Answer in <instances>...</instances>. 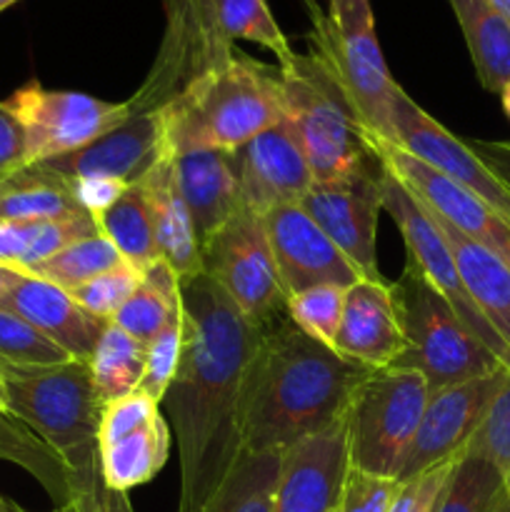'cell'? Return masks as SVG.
I'll use <instances>...</instances> for the list:
<instances>
[{"label": "cell", "instance_id": "obj_43", "mask_svg": "<svg viewBox=\"0 0 510 512\" xmlns=\"http://www.w3.org/2000/svg\"><path fill=\"white\" fill-rule=\"evenodd\" d=\"M25 165H30L28 135L8 100H0V183L23 170Z\"/></svg>", "mask_w": 510, "mask_h": 512}, {"label": "cell", "instance_id": "obj_40", "mask_svg": "<svg viewBox=\"0 0 510 512\" xmlns=\"http://www.w3.org/2000/svg\"><path fill=\"white\" fill-rule=\"evenodd\" d=\"M465 453H475L488 458L498 468L503 478L505 498L510 503V378L490 405L488 415L480 423L478 433L468 443Z\"/></svg>", "mask_w": 510, "mask_h": 512}, {"label": "cell", "instance_id": "obj_3", "mask_svg": "<svg viewBox=\"0 0 510 512\" xmlns=\"http://www.w3.org/2000/svg\"><path fill=\"white\" fill-rule=\"evenodd\" d=\"M168 153L233 150L285 118L278 65L235 50L228 63L208 70L163 105Z\"/></svg>", "mask_w": 510, "mask_h": 512}, {"label": "cell", "instance_id": "obj_19", "mask_svg": "<svg viewBox=\"0 0 510 512\" xmlns=\"http://www.w3.org/2000/svg\"><path fill=\"white\" fill-rule=\"evenodd\" d=\"M263 225L285 295L315 285L350 288L363 280L358 268L340 253L338 245L308 218L300 205L273 208L263 215Z\"/></svg>", "mask_w": 510, "mask_h": 512}, {"label": "cell", "instance_id": "obj_7", "mask_svg": "<svg viewBox=\"0 0 510 512\" xmlns=\"http://www.w3.org/2000/svg\"><path fill=\"white\" fill-rule=\"evenodd\" d=\"M310 25V53L325 65L365 133L390 143L400 85L385 65L370 0H330L328 13Z\"/></svg>", "mask_w": 510, "mask_h": 512}, {"label": "cell", "instance_id": "obj_31", "mask_svg": "<svg viewBox=\"0 0 510 512\" xmlns=\"http://www.w3.org/2000/svg\"><path fill=\"white\" fill-rule=\"evenodd\" d=\"M95 220H98L100 235H105L115 245L125 263L145 270L155 260H160L153 215H150L148 198L140 183L128 185L115 205H110Z\"/></svg>", "mask_w": 510, "mask_h": 512}, {"label": "cell", "instance_id": "obj_54", "mask_svg": "<svg viewBox=\"0 0 510 512\" xmlns=\"http://www.w3.org/2000/svg\"><path fill=\"white\" fill-rule=\"evenodd\" d=\"M50 512H83V510H80L75 503H68V505H60V508H55V510H50Z\"/></svg>", "mask_w": 510, "mask_h": 512}, {"label": "cell", "instance_id": "obj_25", "mask_svg": "<svg viewBox=\"0 0 510 512\" xmlns=\"http://www.w3.org/2000/svg\"><path fill=\"white\" fill-rule=\"evenodd\" d=\"M153 215L160 260L173 268L180 283L203 275V248L195 235L185 200L173 173V158H165L140 180Z\"/></svg>", "mask_w": 510, "mask_h": 512}, {"label": "cell", "instance_id": "obj_20", "mask_svg": "<svg viewBox=\"0 0 510 512\" xmlns=\"http://www.w3.org/2000/svg\"><path fill=\"white\" fill-rule=\"evenodd\" d=\"M238 168L240 205L263 218L280 205H298L315 183L288 120L263 130L233 150Z\"/></svg>", "mask_w": 510, "mask_h": 512}, {"label": "cell", "instance_id": "obj_53", "mask_svg": "<svg viewBox=\"0 0 510 512\" xmlns=\"http://www.w3.org/2000/svg\"><path fill=\"white\" fill-rule=\"evenodd\" d=\"M5 410H8V398H5V385L0 378V413H5Z\"/></svg>", "mask_w": 510, "mask_h": 512}, {"label": "cell", "instance_id": "obj_24", "mask_svg": "<svg viewBox=\"0 0 510 512\" xmlns=\"http://www.w3.org/2000/svg\"><path fill=\"white\" fill-rule=\"evenodd\" d=\"M173 173L203 248L205 240L218 233L240 208L235 155L225 150H193L175 155Z\"/></svg>", "mask_w": 510, "mask_h": 512}, {"label": "cell", "instance_id": "obj_48", "mask_svg": "<svg viewBox=\"0 0 510 512\" xmlns=\"http://www.w3.org/2000/svg\"><path fill=\"white\" fill-rule=\"evenodd\" d=\"M303 3H305V8H308L310 20H313V18H318V15L328 13L330 0H303Z\"/></svg>", "mask_w": 510, "mask_h": 512}, {"label": "cell", "instance_id": "obj_6", "mask_svg": "<svg viewBox=\"0 0 510 512\" xmlns=\"http://www.w3.org/2000/svg\"><path fill=\"white\" fill-rule=\"evenodd\" d=\"M390 293L405 335V353L390 368L418 370L430 390L505 370L410 258Z\"/></svg>", "mask_w": 510, "mask_h": 512}, {"label": "cell", "instance_id": "obj_12", "mask_svg": "<svg viewBox=\"0 0 510 512\" xmlns=\"http://www.w3.org/2000/svg\"><path fill=\"white\" fill-rule=\"evenodd\" d=\"M385 165V163H383ZM383 210L398 225L403 235L408 258L425 273V278L445 295L453 305L455 315L465 323V328L505 365L510 368V348L500 340V335L490 328L488 320L480 315L475 303L470 300L463 280H460L458 265H455L453 250H450L448 238L435 223L433 215L415 200V195L385 168L383 173Z\"/></svg>", "mask_w": 510, "mask_h": 512}, {"label": "cell", "instance_id": "obj_4", "mask_svg": "<svg viewBox=\"0 0 510 512\" xmlns=\"http://www.w3.org/2000/svg\"><path fill=\"white\" fill-rule=\"evenodd\" d=\"M8 410L35 430L73 475L75 505L103 510L105 485L98 463V428L103 400L93 385L88 360L45 368L0 370Z\"/></svg>", "mask_w": 510, "mask_h": 512}, {"label": "cell", "instance_id": "obj_23", "mask_svg": "<svg viewBox=\"0 0 510 512\" xmlns=\"http://www.w3.org/2000/svg\"><path fill=\"white\" fill-rule=\"evenodd\" d=\"M0 308L28 320L73 360H90L108 328V320L80 308L68 290L28 273L20 275L18 283L0 298Z\"/></svg>", "mask_w": 510, "mask_h": 512}, {"label": "cell", "instance_id": "obj_33", "mask_svg": "<svg viewBox=\"0 0 510 512\" xmlns=\"http://www.w3.org/2000/svg\"><path fill=\"white\" fill-rule=\"evenodd\" d=\"M280 453H243L223 488L200 512H273Z\"/></svg>", "mask_w": 510, "mask_h": 512}, {"label": "cell", "instance_id": "obj_16", "mask_svg": "<svg viewBox=\"0 0 510 512\" xmlns=\"http://www.w3.org/2000/svg\"><path fill=\"white\" fill-rule=\"evenodd\" d=\"M508 378L510 370L505 368L483 378L430 390L418 433L400 470V483L435 465L460 458Z\"/></svg>", "mask_w": 510, "mask_h": 512}, {"label": "cell", "instance_id": "obj_27", "mask_svg": "<svg viewBox=\"0 0 510 512\" xmlns=\"http://www.w3.org/2000/svg\"><path fill=\"white\" fill-rule=\"evenodd\" d=\"M463 30L480 85L503 93L510 80V23L490 0H448Z\"/></svg>", "mask_w": 510, "mask_h": 512}, {"label": "cell", "instance_id": "obj_32", "mask_svg": "<svg viewBox=\"0 0 510 512\" xmlns=\"http://www.w3.org/2000/svg\"><path fill=\"white\" fill-rule=\"evenodd\" d=\"M88 365L103 405L113 403L140 388L145 373V345L130 338L115 323H108Z\"/></svg>", "mask_w": 510, "mask_h": 512}, {"label": "cell", "instance_id": "obj_11", "mask_svg": "<svg viewBox=\"0 0 510 512\" xmlns=\"http://www.w3.org/2000/svg\"><path fill=\"white\" fill-rule=\"evenodd\" d=\"M8 105L28 135V163H45L83 145L130 118V105L110 103L78 90H50L30 80L15 90Z\"/></svg>", "mask_w": 510, "mask_h": 512}, {"label": "cell", "instance_id": "obj_41", "mask_svg": "<svg viewBox=\"0 0 510 512\" xmlns=\"http://www.w3.org/2000/svg\"><path fill=\"white\" fill-rule=\"evenodd\" d=\"M398 490V478H383L350 465L335 512H390Z\"/></svg>", "mask_w": 510, "mask_h": 512}, {"label": "cell", "instance_id": "obj_1", "mask_svg": "<svg viewBox=\"0 0 510 512\" xmlns=\"http://www.w3.org/2000/svg\"><path fill=\"white\" fill-rule=\"evenodd\" d=\"M185 343L160 410L180 458L178 512H200L243 458L240 385L260 328L208 278L180 283Z\"/></svg>", "mask_w": 510, "mask_h": 512}, {"label": "cell", "instance_id": "obj_2", "mask_svg": "<svg viewBox=\"0 0 510 512\" xmlns=\"http://www.w3.org/2000/svg\"><path fill=\"white\" fill-rule=\"evenodd\" d=\"M370 373L310 338L288 315L260 328L240 385L243 453H283L338 423Z\"/></svg>", "mask_w": 510, "mask_h": 512}, {"label": "cell", "instance_id": "obj_50", "mask_svg": "<svg viewBox=\"0 0 510 512\" xmlns=\"http://www.w3.org/2000/svg\"><path fill=\"white\" fill-rule=\"evenodd\" d=\"M500 100H503L505 115H508V118H510V80H508V85H505V88H503V93H500Z\"/></svg>", "mask_w": 510, "mask_h": 512}, {"label": "cell", "instance_id": "obj_13", "mask_svg": "<svg viewBox=\"0 0 510 512\" xmlns=\"http://www.w3.org/2000/svg\"><path fill=\"white\" fill-rule=\"evenodd\" d=\"M173 433L153 398L135 390L103 405L98 428V463L105 490L130 493L150 483L168 463Z\"/></svg>", "mask_w": 510, "mask_h": 512}, {"label": "cell", "instance_id": "obj_14", "mask_svg": "<svg viewBox=\"0 0 510 512\" xmlns=\"http://www.w3.org/2000/svg\"><path fill=\"white\" fill-rule=\"evenodd\" d=\"M383 173L385 165L378 160L360 173L313 183L298 203L368 280H383L375 255L378 215L383 210Z\"/></svg>", "mask_w": 510, "mask_h": 512}, {"label": "cell", "instance_id": "obj_47", "mask_svg": "<svg viewBox=\"0 0 510 512\" xmlns=\"http://www.w3.org/2000/svg\"><path fill=\"white\" fill-rule=\"evenodd\" d=\"M20 275L23 273H18V270H13V268H3V265H0V298H3V295L8 293L15 283H18Z\"/></svg>", "mask_w": 510, "mask_h": 512}, {"label": "cell", "instance_id": "obj_28", "mask_svg": "<svg viewBox=\"0 0 510 512\" xmlns=\"http://www.w3.org/2000/svg\"><path fill=\"white\" fill-rule=\"evenodd\" d=\"M85 213L73 193V183L45 165H25L0 183V220L35 223Z\"/></svg>", "mask_w": 510, "mask_h": 512}, {"label": "cell", "instance_id": "obj_42", "mask_svg": "<svg viewBox=\"0 0 510 512\" xmlns=\"http://www.w3.org/2000/svg\"><path fill=\"white\" fill-rule=\"evenodd\" d=\"M455 463L458 458L448 460V463H440L435 468L425 470V473L415 475V478L403 480L400 483L398 495H395L390 512H435L438 510L440 498H443L445 488L450 483V475H453Z\"/></svg>", "mask_w": 510, "mask_h": 512}, {"label": "cell", "instance_id": "obj_17", "mask_svg": "<svg viewBox=\"0 0 510 512\" xmlns=\"http://www.w3.org/2000/svg\"><path fill=\"white\" fill-rule=\"evenodd\" d=\"M370 143H373L375 153L380 155L385 168L415 195V200L425 210H430L435 218L463 233L465 238L493 250L498 258H503L510 265V225L485 200H480L478 195L470 193L455 180L435 173L433 168L415 160L398 145L385 143L373 135H370Z\"/></svg>", "mask_w": 510, "mask_h": 512}, {"label": "cell", "instance_id": "obj_51", "mask_svg": "<svg viewBox=\"0 0 510 512\" xmlns=\"http://www.w3.org/2000/svg\"><path fill=\"white\" fill-rule=\"evenodd\" d=\"M0 512H23L18 508L15 503H10V500H5L3 495H0Z\"/></svg>", "mask_w": 510, "mask_h": 512}, {"label": "cell", "instance_id": "obj_38", "mask_svg": "<svg viewBox=\"0 0 510 512\" xmlns=\"http://www.w3.org/2000/svg\"><path fill=\"white\" fill-rule=\"evenodd\" d=\"M183 343H185V320L183 308L163 325L158 335L145 345V373L140 380V388L148 398L155 403H163L165 393H168L170 383H173L175 373L180 368V358H183Z\"/></svg>", "mask_w": 510, "mask_h": 512}, {"label": "cell", "instance_id": "obj_37", "mask_svg": "<svg viewBox=\"0 0 510 512\" xmlns=\"http://www.w3.org/2000/svg\"><path fill=\"white\" fill-rule=\"evenodd\" d=\"M343 300L345 288H338V285H315V288L288 295V318L303 333H308L310 338L333 348L340 315H343Z\"/></svg>", "mask_w": 510, "mask_h": 512}, {"label": "cell", "instance_id": "obj_44", "mask_svg": "<svg viewBox=\"0 0 510 512\" xmlns=\"http://www.w3.org/2000/svg\"><path fill=\"white\" fill-rule=\"evenodd\" d=\"M73 183L75 200H78L80 208L85 213H90L93 218L103 215L110 205H115V200L128 190V185L120 183L115 178H103V175H88V178H75Z\"/></svg>", "mask_w": 510, "mask_h": 512}, {"label": "cell", "instance_id": "obj_46", "mask_svg": "<svg viewBox=\"0 0 510 512\" xmlns=\"http://www.w3.org/2000/svg\"><path fill=\"white\" fill-rule=\"evenodd\" d=\"M100 512H135L130 505L128 493H118V490H105L103 495V510Z\"/></svg>", "mask_w": 510, "mask_h": 512}, {"label": "cell", "instance_id": "obj_5", "mask_svg": "<svg viewBox=\"0 0 510 512\" xmlns=\"http://www.w3.org/2000/svg\"><path fill=\"white\" fill-rule=\"evenodd\" d=\"M283 113L298 138L315 183L345 178L378 163L370 135L315 53L278 63Z\"/></svg>", "mask_w": 510, "mask_h": 512}, {"label": "cell", "instance_id": "obj_35", "mask_svg": "<svg viewBox=\"0 0 510 512\" xmlns=\"http://www.w3.org/2000/svg\"><path fill=\"white\" fill-rule=\"evenodd\" d=\"M503 493L498 468L483 455L463 453L435 512H490Z\"/></svg>", "mask_w": 510, "mask_h": 512}, {"label": "cell", "instance_id": "obj_49", "mask_svg": "<svg viewBox=\"0 0 510 512\" xmlns=\"http://www.w3.org/2000/svg\"><path fill=\"white\" fill-rule=\"evenodd\" d=\"M490 3H493L495 10H498V13L510 23V0H490Z\"/></svg>", "mask_w": 510, "mask_h": 512}, {"label": "cell", "instance_id": "obj_10", "mask_svg": "<svg viewBox=\"0 0 510 512\" xmlns=\"http://www.w3.org/2000/svg\"><path fill=\"white\" fill-rule=\"evenodd\" d=\"M203 275L233 300L255 328L288 315V295L280 283L263 218L243 205L203 243Z\"/></svg>", "mask_w": 510, "mask_h": 512}, {"label": "cell", "instance_id": "obj_45", "mask_svg": "<svg viewBox=\"0 0 510 512\" xmlns=\"http://www.w3.org/2000/svg\"><path fill=\"white\" fill-rule=\"evenodd\" d=\"M480 158L510 185V140H493V143H473Z\"/></svg>", "mask_w": 510, "mask_h": 512}, {"label": "cell", "instance_id": "obj_34", "mask_svg": "<svg viewBox=\"0 0 510 512\" xmlns=\"http://www.w3.org/2000/svg\"><path fill=\"white\" fill-rule=\"evenodd\" d=\"M120 263H125V260L120 258L115 245L105 235L98 233L93 238H83L78 243L68 245L65 250L55 253L53 258L43 260L33 270H28V275L48 280V283L58 285L63 290H73Z\"/></svg>", "mask_w": 510, "mask_h": 512}, {"label": "cell", "instance_id": "obj_30", "mask_svg": "<svg viewBox=\"0 0 510 512\" xmlns=\"http://www.w3.org/2000/svg\"><path fill=\"white\" fill-rule=\"evenodd\" d=\"M180 308H183V290L178 275L165 260H155L143 270V283L118 310L113 323L130 338L148 345Z\"/></svg>", "mask_w": 510, "mask_h": 512}, {"label": "cell", "instance_id": "obj_39", "mask_svg": "<svg viewBox=\"0 0 510 512\" xmlns=\"http://www.w3.org/2000/svg\"><path fill=\"white\" fill-rule=\"evenodd\" d=\"M140 283H143V270L135 268V265L130 263H120L115 265V268L105 270L98 278L68 290V293L73 295L75 303H78L80 308L88 310L90 315L113 323L118 310L128 303V298L138 290Z\"/></svg>", "mask_w": 510, "mask_h": 512}, {"label": "cell", "instance_id": "obj_22", "mask_svg": "<svg viewBox=\"0 0 510 512\" xmlns=\"http://www.w3.org/2000/svg\"><path fill=\"white\" fill-rule=\"evenodd\" d=\"M333 348L343 358L373 370L390 368L405 353V335L390 283L363 278L345 288Z\"/></svg>", "mask_w": 510, "mask_h": 512}, {"label": "cell", "instance_id": "obj_52", "mask_svg": "<svg viewBox=\"0 0 510 512\" xmlns=\"http://www.w3.org/2000/svg\"><path fill=\"white\" fill-rule=\"evenodd\" d=\"M490 512H510V503H508V498H505V493H503V498H500L498 503H495V508L490 510Z\"/></svg>", "mask_w": 510, "mask_h": 512}, {"label": "cell", "instance_id": "obj_36", "mask_svg": "<svg viewBox=\"0 0 510 512\" xmlns=\"http://www.w3.org/2000/svg\"><path fill=\"white\" fill-rule=\"evenodd\" d=\"M68 360L73 358L53 340L45 338L35 325L0 308V370L45 368V365H60Z\"/></svg>", "mask_w": 510, "mask_h": 512}, {"label": "cell", "instance_id": "obj_55", "mask_svg": "<svg viewBox=\"0 0 510 512\" xmlns=\"http://www.w3.org/2000/svg\"><path fill=\"white\" fill-rule=\"evenodd\" d=\"M18 3V0H0V13H3V10H8L10 5H15Z\"/></svg>", "mask_w": 510, "mask_h": 512}, {"label": "cell", "instance_id": "obj_29", "mask_svg": "<svg viewBox=\"0 0 510 512\" xmlns=\"http://www.w3.org/2000/svg\"><path fill=\"white\" fill-rule=\"evenodd\" d=\"M0 460H8V463L28 470L48 490L55 508L75 503L73 475L65 468L60 455L10 410L0 413Z\"/></svg>", "mask_w": 510, "mask_h": 512}, {"label": "cell", "instance_id": "obj_18", "mask_svg": "<svg viewBox=\"0 0 510 512\" xmlns=\"http://www.w3.org/2000/svg\"><path fill=\"white\" fill-rule=\"evenodd\" d=\"M350 470L348 415L280 453L273 512H335Z\"/></svg>", "mask_w": 510, "mask_h": 512}, {"label": "cell", "instance_id": "obj_8", "mask_svg": "<svg viewBox=\"0 0 510 512\" xmlns=\"http://www.w3.org/2000/svg\"><path fill=\"white\" fill-rule=\"evenodd\" d=\"M428 393L418 370H373L348 410L350 465L383 478H400Z\"/></svg>", "mask_w": 510, "mask_h": 512}, {"label": "cell", "instance_id": "obj_26", "mask_svg": "<svg viewBox=\"0 0 510 512\" xmlns=\"http://www.w3.org/2000/svg\"><path fill=\"white\" fill-rule=\"evenodd\" d=\"M433 220L448 238L460 280H463L470 300L480 310V315L488 320L490 328L510 348V265L503 258H498L493 250L465 238L463 233L450 228L448 223L438 220L435 215Z\"/></svg>", "mask_w": 510, "mask_h": 512}, {"label": "cell", "instance_id": "obj_21", "mask_svg": "<svg viewBox=\"0 0 510 512\" xmlns=\"http://www.w3.org/2000/svg\"><path fill=\"white\" fill-rule=\"evenodd\" d=\"M165 158L173 155L165 145L163 110H150V113L130 115L125 123L108 130L93 143L40 165L68 180L103 175L125 185H135Z\"/></svg>", "mask_w": 510, "mask_h": 512}, {"label": "cell", "instance_id": "obj_15", "mask_svg": "<svg viewBox=\"0 0 510 512\" xmlns=\"http://www.w3.org/2000/svg\"><path fill=\"white\" fill-rule=\"evenodd\" d=\"M393 145L435 173L455 180L490 205L510 225V185L485 163L473 145L455 138L430 118L403 88L393 105Z\"/></svg>", "mask_w": 510, "mask_h": 512}, {"label": "cell", "instance_id": "obj_9", "mask_svg": "<svg viewBox=\"0 0 510 512\" xmlns=\"http://www.w3.org/2000/svg\"><path fill=\"white\" fill-rule=\"evenodd\" d=\"M235 50L218 0H165L163 43L145 83L128 100L130 113L160 110L195 78L228 63Z\"/></svg>", "mask_w": 510, "mask_h": 512}]
</instances>
